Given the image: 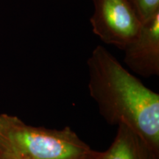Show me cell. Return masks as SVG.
I'll use <instances>...</instances> for the list:
<instances>
[{
  "mask_svg": "<svg viewBox=\"0 0 159 159\" xmlns=\"http://www.w3.org/2000/svg\"><path fill=\"white\" fill-rule=\"evenodd\" d=\"M89 91L110 125L124 124L159 153V94L98 45L87 61Z\"/></svg>",
  "mask_w": 159,
  "mask_h": 159,
  "instance_id": "cell-1",
  "label": "cell"
},
{
  "mask_svg": "<svg viewBox=\"0 0 159 159\" xmlns=\"http://www.w3.org/2000/svg\"><path fill=\"white\" fill-rule=\"evenodd\" d=\"M95 151L71 128L49 129L0 115V158L88 159Z\"/></svg>",
  "mask_w": 159,
  "mask_h": 159,
  "instance_id": "cell-2",
  "label": "cell"
},
{
  "mask_svg": "<svg viewBox=\"0 0 159 159\" xmlns=\"http://www.w3.org/2000/svg\"><path fill=\"white\" fill-rule=\"evenodd\" d=\"M93 33L106 44L123 50L142 25L129 0H93Z\"/></svg>",
  "mask_w": 159,
  "mask_h": 159,
  "instance_id": "cell-3",
  "label": "cell"
},
{
  "mask_svg": "<svg viewBox=\"0 0 159 159\" xmlns=\"http://www.w3.org/2000/svg\"><path fill=\"white\" fill-rule=\"evenodd\" d=\"M124 62L144 77L159 75V13L142 23L138 34L125 49Z\"/></svg>",
  "mask_w": 159,
  "mask_h": 159,
  "instance_id": "cell-4",
  "label": "cell"
},
{
  "mask_svg": "<svg viewBox=\"0 0 159 159\" xmlns=\"http://www.w3.org/2000/svg\"><path fill=\"white\" fill-rule=\"evenodd\" d=\"M158 155L134 129L121 124L109 148L96 152L94 159H158Z\"/></svg>",
  "mask_w": 159,
  "mask_h": 159,
  "instance_id": "cell-5",
  "label": "cell"
},
{
  "mask_svg": "<svg viewBox=\"0 0 159 159\" xmlns=\"http://www.w3.org/2000/svg\"><path fill=\"white\" fill-rule=\"evenodd\" d=\"M142 22L159 13V0H129Z\"/></svg>",
  "mask_w": 159,
  "mask_h": 159,
  "instance_id": "cell-6",
  "label": "cell"
},
{
  "mask_svg": "<svg viewBox=\"0 0 159 159\" xmlns=\"http://www.w3.org/2000/svg\"><path fill=\"white\" fill-rule=\"evenodd\" d=\"M95 153H96V152H94V155H93V156H91V157H90V158H89L88 159H94V156H95Z\"/></svg>",
  "mask_w": 159,
  "mask_h": 159,
  "instance_id": "cell-7",
  "label": "cell"
},
{
  "mask_svg": "<svg viewBox=\"0 0 159 159\" xmlns=\"http://www.w3.org/2000/svg\"><path fill=\"white\" fill-rule=\"evenodd\" d=\"M0 159H2V158H0Z\"/></svg>",
  "mask_w": 159,
  "mask_h": 159,
  "instance_id": "cell-8",
  "label": "cell"
}]
</instances>
